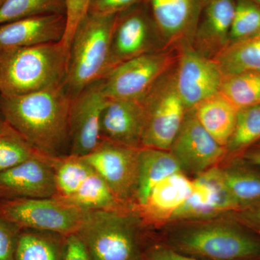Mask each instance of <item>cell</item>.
<instances>
[{"label":"cell","instance_id":"obj_1","mask_svg":"<svg viewBox=\"0 0 260 260\" xmlns=\"http://www.w3.org/2000/svg\"><path fill=\"white\" fill-rule=\"evenodd\" d=\"M70 104L61 83L18 96L0 95V116L39 153L59 157L69 154Z\"/></svg>","mask_w":260,"mask_h":260},{"label":"cell","instance_id":"obj_2","mask_svg":"<svg viewBox=\"0 0 260 260\" xmlns=\"http://www.w3.org/2000/svg\"><path fill=\"white\" fill-rule=\"evenodd\" d=\"M161 243L204 260H260V237L229 215L169 223Z\"/></svg>","mask_w":260,"mask_h":260},{"label":"cell","instance_id":"obj_3","mask_svg":"<svg viewBox=\"0 0 260 260\" xmlns=\"http://www.w3.org/2000/svg\"><path fill=\"white\" fill-rule=\"evenodd\" d=\"M68 55L61 41L0 51V95L18 96L64 83Z\"/></svg>","mask_w":260,"mask_h":260},{"label":"cell","instance_id":"obj_4","mask_svg":"<svg viewBox=\"0 0 260 260\" xmlns=\"http://www.w3.org/2000/svg\"><path fill=\"white\" fill-rule=\"evenodd\" d=\"M145 229L133 209L87 210L76 234L91 260H143Z\"/></svg>","mask_w":260,"mask_h":260},{"label":"cell","instance_id":"obj_5","mask_svg":"<svg viewBox=\"0 0 260 260\" xmlns=\"http://www.w3.org/2000/svg\"><path fill=\"white\" fill-rule=\"evenodd\" d=\"M117 15L88 13L77 27L70 44L64 83L71 99L107 74Z\"/></svg>","mask_w":260,"mask_h":260},{"label":"cell","instance_id":"obj_6","mask_svg":"<svg viewBox=\"0 0 260 260\" xmlns=\"http://www.w3.org/2000/svg\"><path fill=\"white\" fill-rule=\"evenodd\" d=\"M175 64L139 100L145 114L142 148L170 150L185 117L187 109L178 93Z\"/></svg>","mask_w":260,"mask_h":260},{"label":"cell","instance_id":"obj_7","mask_svg":"<svg viewBox=\"0 0 260 260\" xmlns=\"http://www.w3.org/2000/svg\"><path fill=\"white\" fill-rule=\"evenodd\" d=\"M54 198L84 210L132 209L120 203L102 178L82 157L64 155L51 160Z\"/></svg>","mask_w":260,"mask_h":260},{"label":"cell","instance_id":"obj_8","mask_svg":"<svg viewBox=\"0 0 260 260\" xmlns=\"http://www.w3.org/2000/svg\"><path fill=\"white\" fill-rule=\"evenodd\" d=\"M87 210L56 198L0 200V215L22 229L76 234Z\"/></svg>","mask_w":260,"mask_h":260},{"label":"cell","instance_id":"obj_9","mask_svg":"<svg viewBox=\"0 0 260 260\" xmlns=\"http://www.w3.org/2000/svg\"><path fill=\"white\" fill-rule=\"evenodd\" d=\"M177 48L167 47L117 65L101 79L107 99L140 100L175 64Z\"/></svg>","mask_w":260,"mask_h":260},{"label":"cell","instance_id":"obj_10","mask_svg":"<svg viewBox=\"0 0 260 260\" xmlns=\"http://www.w3.org/2000/svg\"><path fill=\"white\" fill-rule=\"evenodd\" d=\"M167 47L154 21L148 1L135 5L116 16L107 73L129 59Z\"/></svg>","mask_w":260,"mask_h":260},{"label":"cell","instance_id":"obj_11","mask_svg":"<svg viewBox=\"0 0 260 260\" xmlns=\"http://www.w3.org/2000/svg\"><path fill=\"white\" fill-rule=\"evenodd\" d=\"M140 149L102 140L93 151L82 157L116 199L133 210L138 191Z\"/></svg>","mask_w":260,"mask_h":260},{"label":"cell","instance_id":"obj_12","mask_svg":"<svg viewBox=\"0 0 260 260\" xmlns=\"http://www.w3.org/2000/svg\"><path fill=\"white\" fill-rule=\"evenodd\" d=\"M169 151L181 172L191 178L217 167L225 156V147L219 144L202 126L193 109L186 112Z\"/></svg>","mask_w":260,"mask_h":260},{"label":"cell","instance_id":"obj_13","mask_svg":"<svg viewBox=\"0 0 260 260\" xmlns=\"http://www.w3.org/2000/svg\"><path fill=\"white\" fill-rule=\"evenodd\" d=\"M177 49L176 85L189 110L219 93L223 75L214 59L200 54L191 43L181 44Z\"/></svg>","mask_w":260,"mask_h":260},{"label":"cell","instance_id":"obj_14","mask_svg":"<svg viewBox=\"0 0 260 260\" xmlns=\"http://www.w3.org/2000/svg\"><path fill=\"white\" fill-rule=\"evenodd\" d=\"M108 99L101 80L71 99L69 116L70 155H88L102 142L101 118Z\"/></svg>","mask_w":260,"mask_h":260},{"label":"cell","instance_id":"obj_15","mask_svg":"<svg viewBox=\"0 0 260 260\" xmlns=\"http://www.w3.org/2000/svg\"><path fill=\"white\" fill-rule=\"evenodd\" d=\"M192 180L190 195L168 224L220 218L237 211V205L218 166L192 178Z\"/></svg>","mask_w":260,"mask_h":260},{"label":"cell","instance_id":"obj_16","mask_svg":"<svg viewBox=\"0 0 260 260\" xmlns=\"http://www.w3.org/2000/svg\"><path fill=\"white\" fill-rule=\"evenodd\" d=\"M51 157L40 155L0 174V200L48 198L56 195Z\"/></svg>","mask_w":260,"mask_h":260},{"label":"cell","instance_id":"obj_17","mask_svg":"<svg viewBox=\"0 0 260 260\" xmlns=\"http://www.w3.org/2000/svg\"><path fill=\"white\" fill-rule=\"evenodd\" d=\"M205 0H148L162 40L169 47L191 43Z\"/></svg>","mask_w":260,"mask_h":260},{"label":"cell","instance_id":"obj_18","mask_svg":"<svg viewBox=\"0 0 260 260\" xmlns=\"http://www.w3.org/2000/svg\"><path fill=\"white\" fill-rule=\"evenodd\" d=\"M192 188V178L176 173L154 186L145 203L134 210L147 229H161L184 205Z\"/></svg>","mask_w":260,"mask_h":260},{"label":"cell","instance_id":"obj_19","mask_svg":"<svg viewBox=\"0 0 260 260\" xmlns=\"http://www.w3.org/2000/svg\"><path fill=\"white\" fill-rule=\"evenodd\" d=\"M145 114L139 100L108 99L101 118L102 140L142 148Z\"/></svg>","mask_w":260,"mask_h":260},{"label":"cell","instance_id":"obj_20","mask_svg":"<svg viewBox=\"0 0 260 260\" xmlns=\"http://www.w3.org/2000/svg\"><path fill=\"white\" fill-rule=\"evenodd\" d=\"M236 0H205L191 40L198 52L214 59L229 45Z\"/></svg>","mask_w":260,"mask_h":260},{"label":"cell","instance_id":"obj_21","mask_svg":"<svg viewBox=\"0 0 260 260\" xmlns=\"http://www.w3.org/2000/svg\"><path fill=\"white\" fill-rule=\"evenodd\" d=\"M65 30V15H43L1 24L0 51L61 42Z\"/></svg>","mask_w":260,"mask_h":260},{"label":"cell","instance_id":"obj_22","mask_svg":"<svg viewBox=\"0 0 260 260\" xmlns=\"http://www.w3.org/2000/svg\"><path fill=\"white\" fill-rule=\"evenodd\" d=\"M238 210L260 203V167L241 157L223 160L218 166Z\"/></svg>","mask_w":260,"mask_h":260},{"label":"cell","instance_id":"obj_23","mask_svg":"<svg viewBox=\"0 0 260 260\" xmlns=\"http://www.w3.org/2000/svg\"><path fill=\"white\" fill-rule=\"evenodd\" d=\"M193 109L202 126L219 144L225 147L235 127L239 109L220 92Z\"/></svg>","mask_w":260,"mask_h":260},{"label":"cell","instance_id":"obj_24","mask_svg":"<svg viewBox=\"0 0 260 260\" xmlns=\"http://www.w3.org/2000/svg\"><path fill=\"white\" fill-rule=\"evenodd\" d=\"M179 172H181L180 168L169 150L140 148L138 191L134 210L145 203L154 186L166 178Z\"/></svg>","mask_w":260,"mask_h":260},{"label":"cell","instance_id":"obj_25","mask_svg":"<svg viewBox=\"0 0 260 260\" xmlns=\"http://www.w3.org/2000/svg\"><path fill=\"white\" fill-rule=\"evenodd\" d=\"M65 237L56 233L22 229L15 260H63Z\"/></svg>","mask_w":260,"mask_h":260},{"label":"cell","instance_id":"obj_26","mask_svg":"<svg viewBox=\"0 0 260 260\" xmlns=\"http://www.w3.org/2000/svg\"><path fill=\"white\" fill-rule=\"evenodd\" d=\"M213 59L223 75L245 71L260 73V32L230 44Z\"/></svg>","mask_w":260,"mask_h":260},{"label":"cell","instance_id":"obj_27","mask_svg":"<svg viewBox=\"0 0 260 260\" xmlns=\"http://www.w3.org/2000/svg\"><path fill=\"white\" fill-rule=\"evenodd\" d=\"M220 93L237 109L260 104V73L245 71L223 75Z\"/></svg>","mask_w":260,"mask_h":260},{"label":"cell","instance_id":"obj_28","mask_svg":"<svg viewBox=\"0 0 260 260\" xmlns=\"http://www.w3.org/2000/svg\"><path fill=\"white\" fill-rule=\"evenodd\" d=\"M260 141V104L238 111L235 127L225 145V159L242 155Z\"/></svg>","mask_w":260,"mask_h":260},{"label":"cell","instance_id":"obj_29","mask_svg":"<svg viewBox=\"0 0 260 260\" xmlns=\"http://www.w3.org/2000/svg\"><path fill=\"white\" fill-rule=\"evenodd\" d=\"M49 15H66V0H6L0 6V25Z\"/></svg>","mask_w":260,"mask_h":260},{"label":"cell","instance_id":"obj_30","mask_svg":"<svg viewBox=\"0 0 260 260\" xmlns=\"http://www.w3.org/2000/svg\"><path fill=\"white\" fill-rule=\"evenodd\" d=\"M40 155L11 127L0 133V174Z\"/></svg>","mask_w":260,"mask_h":260},{"label":"cell","instance_id":"obj_31","mask_svg":"<svg viewBox=\"0 0 260 260\" xmlns=\"http://www.w3.org/2000/svg\"><path fill=\"white\" fill-rule=\"evenodd\" d=\"M259 32V5L249 0H236L235 13L229 36V45L245 40Z\"/></svg>","mask_w":260,"mask_h":260},{"label":"cell","instance_id":"obj_32","mask_svg":"<svg viewBox=\"0 0 260 260\" xmlns=\"http://www.w3.org/2000/svg\"><path fill=\"white\" fill-rule=\"evenodd\" d=\"M91 0H66V30L61 42L68 51L75 30L88 14Z\"/></svg>","mask_w":260,"mask_h":260},{"label":"cell","instance_id":"obj_33","mask_svg":"<svg viewBox=\"0 0 260 260\" xmlns=\"http://www.w3.org/2000/svg\"><path fill=\"white\" fill-rule=\"evenodd\" d=\"M22 229L0 215V260H15Z\"/></svg>","mask_w":260,"mask_h":260},{"label":"cell","instance_id":"obj_34","mask_svg":"<svg viewBox=\"0 0 260 260\" xmlns=\"http://www.w3.org/2000/svg\"><path fill=\"white\" fill-rule=\"evenodd\" d=\"M145 1L148 0H91L88 13L100 15L118 14Z\"/></svg>","mask_w":260,"mask_h":260},{"label":"cell","instance_id":"obj_35","mask_svg":"<svg viewBox=\"0 0 260 260\" xmlns=\"http://www.w3.org/2000/svg\"><path fill=\"white\" fill-rule=\"evenodd\" d=\"M143 260H204L186 255L174 250L161 242H157L146 248Z\"/></svg>","mask_w":260,"mask_h":260},{"label":"cell","instance_id":"obj_36","mask_svg":"<svg viewBox=\"0 0 260 260\" xmlns=\"http://www.w3.org/2000/svg\"><path fill=\"white\" fill-rule=\"evenodd\" d=\"M228 215L260 237V203Z\"/></svg>","mask_w":260,"mask_h":260},{"label":"cell","instance_id":"obj_37","mask_svg":"<svg viewBox=\"0 0 260 260\" xmlns=\"http://www.w3.org/2000/svg\"><path fill=\"white\" fill-rule=\"evenodd\" d=\"M63 260H91L86 248L76 234L65 237Z\"/></svg>","mask_w":260,"mask_h":260},{"label":"cell","instance_id":"obj_38","mask_svg":"<svg viewBox=\"0 0 260 260\" xmlns=\"http://www.w3.org/2000/svg\"><path fill=\"white\" fill-rule=\"evenodd\" d=\"M239 157L246 161L260 167V141L248 148Z\"/></svg>","mask_w":260,"mask_h":260},{"label":"cell","instance_id":"obj_39","mask_svg":"<svg viewBox=\"0 0 260 260\" xmlns=\"http://www.w3.org/2000/svg\"><path fill=\"white\" fill-rule=\"evenodd\" d=\"M10 128V126L7 124L6 121L0 116V133H4V132L9 129Z\"/></svg>","mask_w":260,"mask_h":260},{"label":"cell","instance_id":"obj_40","mask_svg":"<svg viewBox=\"0 0 260 260\" xmlns=\"http://www.w3.org/2000/svg\"><path fill=\"white\" fill-rule=\"evenodd\" d=\"M249 1L255 3L256 5H259V6L260 7V0H249Z\"/></svg>","mask_w":260,"mask_h":260},{"label":"cell","instance_id":"obj_41","mask_svg":"<svg viewBox=\"0 0 260 260\" xmlns=\"http://www.w3.org/2000/svg\"><path fill=\"white\" fill-rule=\"evenodd\" d=\"M5 1H6V0H0V6H1Z\"/></svg>","mask_w":260,"mask_h":260}]
</instances>
